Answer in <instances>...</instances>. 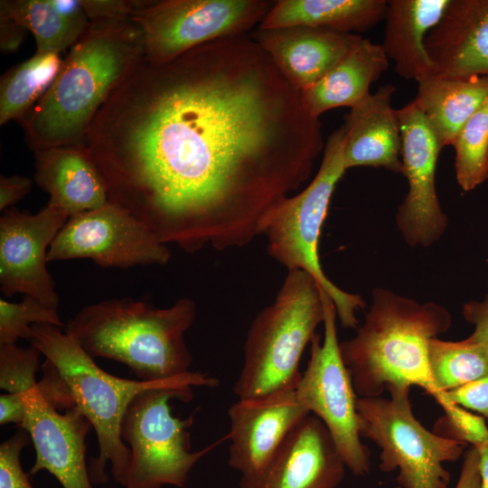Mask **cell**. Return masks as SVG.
Masks as SVG:
<instances>
[{"mask_svg":"<svg viewBox=\"0 0 488 488\" xmlns=\"http://www.w3.org/2000/svg\"><path fill=\"white\" fill-rule=\"evenodd\" d=\"M219 380L201 371L138 393L128 405L121 423V437L131 452L125 488H183L197 462L227 439L224 436L199 451H192L189 428L194 415L185 419L172 413V399L189 402L193 388H213Z\"/></svg>","mask_w":488,"mask_h":488,"instance_id":"ba28073f","label":"cell"},{"mask_svg":"<svg viewBox=\"0 0 488 488\" xmlns=\"http://www.w3.org/2000/svg\"><path fill=\"white\" fill-rule=\"evenodd\" d=\"M418 83L413 102L442 148L453 145L459 131L488 98V76L432 75Z\"/></svg>","mask_w":488,"mask_h":488,"instance_id":"cb8c5ba5","label":"cell"},{"mask_svg":"<svg viewBox=\"0 0 488 488\" xmlns=\"http://www.w3.org/2000/svg\"><path fill=\"white\" fill-rule=\"evenodd\" d=\"M26 417L21 428L33 444L30 474L45 470L63 488H93L86 464V436L92 427L75 408L60 412L35 387L23 395Z\"/></svg>","mask_w":488,"mask_h":488,"instance_id":"2e32d148","label":"cell"},{"mask_svg":"<svg viewBox=\"0 0 488 488\" xmlns=\"http://www.w3.org/2000/svg\"><path fill=\"white\" fill-rule=\"evenodd\" d=\"M62 60L37 53L10 68L0 80V125L23 118L52 84Z\"/></svg>","mask_w":488,"mask_h":488,"instance_id":"4316f807","label":"cell"},{"mask_svg":"<svg viewBox=\"0 0 488 488\" xmlns=\"http://www.w3.org/2000/svg\"><path fill=\"white\" fill-rule=\"evenodd\" d=\"M429 371L435 399L445 408V393L488 374V350L468 341L449 342L434 338L428 348Z\"/></svg>","mask_w":488,"mask_h":488,"instance_id":"83f0119b","label":"cell"},{"mask_svg":"<svg viewBox=\"0 0 488 488\" xmlns=\"http://www.w3.org/2000/svg\"><path fill=\"white\" fill-rule=\"evenodd\" d=\"M476 449L479 453V472L482 488H488V442Z\"/></svg>","mask_w":488,"mask_h":488,"instance_id":"60d3db41","label":"cell"},{"mask_svg":"<svg viewBox=\"0 0 488 488\" xmlns=\"http://www.w3.org/2000/svg\"><path fill=\"white\" fill-rule=\"evenodd\" d=\"M88 258L103 267L165 265L171 251L123 207L105 205L70 217L52 242L48 262Z\"/></svg>","mask_w":488,"mask_h":488,"instance_id":"7c38bea8","label":"cell"},{"mask_svg":"<svg viewBox=\"0 0 488 488\" xmlns=\"http://www.w3.org/2000/svg\"><path fill=\"white\" fill-rule=\"evenodd\" d=\"M33 187L31 178L23 175L0 177V211H4L14 206L27 195Z\"/></svg>","mask_w":488,"mask_h":488,"instance_id":"8d00e7d4","label":"cell"},{"mask_svg":"<svg viewBox=\"0 0 488 488\" xmlns=\"http://www.w3.org/2000/svg\"><path fill=\"white\" fill-rule=\"evenodd\" d=\"M143 56V33L131 17L90 21L51 87L20 120L28 145L33 151L85 146L97 113Z\"/></svg>","mask_w":488,"mask_h":488,"instance_id":"7a4b0ae2","label":"cell"},{"mask_svg":"<svg viewBox=\"0 0 488 488\" xmlns=\"http://www.w3.org/2000/svg\"><path fill=\"white\" fill-rule=\"evenodd\" d=\"M27 30L11 17L0 14V49L3 53L16 52Z\"/></svg>","mask_w":488,"mask_h":488,"instance_id":"ab89813d","label":"cell"},{"mask_svg":"<svg viewBox=\"0 0 488 488\" xmlns=\"http://www.w3.org/2000/svg\"><path fill=\"white\" fill-rule=\"evenodd\" d=\"M401 131L402 174L408 183L396 222L410 246L427 247L447 228L436 189V169L442 150L434 132L413 101L397 109Z\"/></svg>","mask_w":488,"mask_h":488,"instance_id":"5bb4252c","label":"cell"},{"mask_svg":"<svg viewBox=\"0 0 488 488\" xmlns=\"http://www.w3.org/2000/svg\"><path fill=\"white\" fill-rule=\"evenodd\" d=\"M0 14L31 32L37 53L59 54L71 47L89 24L88 18L64 14L53 0H2Z\"/></svg>","mask_w":488,"mask_h":488,"instance_id":"484cf974","label":"cell"},{"mask_svg":"<svg viewBox=\"0 0 488 488\" xmlns=\"http://www.w3.org/2000/svg\"><path fill=\"white\" fill-rule=\"evenodd\" d=\"M34 181L50 195L49 203L70 217L108 202L107 188L85 146L34 150Z\"/></svg>","mask_w":488,"mask_h":488,"instance_id":"44dd1931","label":"cell"},{"mask_svg":"<svg viewBox=\"0 0 488 488\" xmlns=\"http://www.w3.org/2000/svg\"><path fill=\"white\" fill-rule=\"evenodd\" d=\"M449 311L377 287L356 334L340 343L343 361L359 398L380 397L391 388L419 386L434 399L428 348L448 331Z\"/></svg>","mask_w":488,"mask_h":488,"instance_id":"277c9868","label":"cell"},{"mask_svg":"<svg viewBox=\"0 0 488 488\" xmlns=\"http://www.w3.org/2000/svg\"><path fill=\"white\" fill-rule=\"evenodd\" d=\"M389 399L358 398L360 434L380 449V471H399L401 488H447L446 462H456L467 445L427 429L415 417L410 388H391Z\"/></svg>","mask_w":488,"mask_h":488,"instance_id":"9c48e42d","label":"cell"},{"mask_svg":"<svg viewBox=\"0 0 488 488\" xmlns=\"http://www.w3.org/2000/svg\"><path fill=\"white\" fill-rule=\"evenodd\" d=\"M345 132L342 125L328 137L317 174L300 192L288 196L265 215L260 235L267 239V252L291 270L311 275L333 302L344 328H357L356 312L366 305L358 294L334 285L324 274L318 254L319 239L337 183L344 174Z\"/></svg>","mask_w":488,"mask_h":488,"instance_id":"52a82bcc","label":"cell"},{"mask_svg":"<svg viewBox=\"0 0 488 488\" xmlns=\"http://www.w3.org/2000/svg\"><path fill=\"white\" fill-rule=\"evenodd\" d=\"M69 216L47 202L35 214L16 207L0 217V290L5 296H32L58 308L60 297L47 269L49 248Z\"/></svg>","mask_w":488,"mask_h":488,"instance_id":"4fadbf2b","label":"cell"},{"mask_svg":"<svg viewBox=\"0 0 488 488\" xmlns=\"http://www.w3.org/2000/svg\"><path fill=\"white\" fill-rule=\"evenodd\" d=\"M462 314L465 319L474 326L473 333L466 339L488 350V292L482 301L464 304Z\"/></svg>","mask_w":488,"mask_h":488,"instance_id":"e575fe53","label":"cell"},{"mask_svg":"<svg viewBox=\"0 0 488 488\" xmlns=\"http://www.w3.org/2000/svg\"><path fill=\"white\" fill-rule=\"evenodd\" d=\"M388 67L382 46L361 38L321 79L300 92L303 106L314 117L332 108H351L371 93V85Z\"/></svg>","mask_w":488,"mask_h":488,"instance_id":"603a6c76","label":"cell"},{"mask_svg":"<svg viewBox=\"0 0 488 488\" xmlns=\"http://www.w3.org/2000/svg\"><path fill=\"white\" fill-rule=\"evenodd\" d=\"M386 9V0H278L258 28L308 26L358 34L384 19Z\"/></svg>","mask_w":488,"mask_h":488,"instance_id":"d4e9b609","label":"cell"},{"mask_svg":"<svg viewBox=\"0 0 488 488\" xmlns=\"http://www.w3.org/2000/svg\"><path fill=\"white\" fill-rule=\"evenodd\" d=\"M251 38L300 93L321 79L362 37L324 28L292 26L258 28Z\"/></svg>","mask_w":488,"mask_h":488,"instance_id":"ac0fdd59","label":"cell"},{"mask_svg":"<svg viewBox=\"0 0 488 488\" xmlns=\"http://www.w3.org/2000/svg\"><path fill=\"white\" fill-rule=\"evenodd\" d=\"M426 48L435 75L488 76V0H449Z\"/></svg>","mask_w":488,"mask_h":488,"instance_id":"d6986e66","label":"cell"},{"mask_svg":"<svg viewBox=\"0 0 488 488\" xmlns=\"http://www.w3.org/2000/svg\"><path fill=\"white\" fill-rule=\"evenodd\" d=\"M324 317L321 288L314 278L302 270L287 271L273 303L250 324L234 394L254 399L296 389L302 354Z\"/></svg>","mask_w":488,"mask_h":488,"instance_id":"8992f818","label":"cell"},{"mask_svg":"<svg viewBox=\"0 0 488 488\" xmlns=\"http://www.w3.org/2000/svg\"><path fill=\"white\" fill-rule=\"evenodd\" d=\"M195 316V304L186 297L166 308L130 297L109 298L82 307L64 332L92 358L121 362L140 380L158 381L191 371L185 333Z\"/></svg>","mask_w":488,"mask_h":488,"instance_id":"5b68a950","label":"cell"},{"mask_svg":"<svg viewBox=\"0 0 488 488\" xmlns=\"http://www.w3.org/2000/svg\"><path fill=\"white\" fill-rule=\"evenodd\" d=\"M28 433L19 427L0 445V488H33L21 465V452L30 443Z\"/></svg>","mask_w":488,"mask_h":488,"instance_id":"d6a6232c","label":"cell"},{"mask_svg":"<svg viewBox=\"0 0 488 488\" xmlns=\"http://www.w3.org/2000/svg\"><path fill=\"white\" fill-rule=\"evenodd\" d=\"M397 488H401L398 486ZM455 488H482L478 450L470 446L463 455L459 477Z\"/></svg>","mask_w":488,"mask_h":488,"instance_id":"f35d334b","label":"cell"},{"mask_svg":"<svg viewBox=\"0 0 488 488\" xmlns=\"http://www.w3.org/2000/svg\"><path fill=\"white\" fill-rule=\"evenodd\" d=\"M455 170L459 186L469 192L488 178V98L456 136Z\"/></svg>","mask_w":488,"mask_h":488,"instance_id":"f1b7e54d","label":"cell"},{"mask_svg":"<svg viewBox=\"0 0 488 488\" xmlns=\"http://www.w3.org/2000/svg\"><path fill=\"white\" fill-rule=\"evenodd\" d=\"M448 3L449 0L387 1L381 46L401 78L418 82L435 75L436 68L427 53L426 38Z\"/></svg>","mask_w":488,"mask_h":488,"instance_id":"7402d4cb","label":"cell"},{"mask_svg":"<svg viewBox=\"0 0 488 488\" xmlns=\"http://www.w3.org/2000/svg\"><path fill=\"white\" fill-rule=\"evenodd\" d=\"M444 411L435 423L433 432L475 448L488 442V427L482 416L453 403Z\"/></svg>","mask_w":488,"mask_h":488,"instance_id":"1f68e13d","label":"cell"},{"mask_svg":"<svg viewBox=\"0 0 488 488\" xmlns=\"http://www.w3.org/2000/svg\"><path fill=\"white\" fill-rule=\"evenodd\" d=\"M265 0L137 1L131 19L142 30L144 57L172 60L199 45L245 34L272 7Z\"/></svg>","mask_w":488,"mask_h":488,"instance_id":"8fae6325","label":"cell"},{"mask_svg":"<svg viewBox=\"0 0 488 488\" xmlns=\"http://www.w3.org/2000/svg\"><path fill=\"white\" fill-rule=\"evenodd\" d=\"M345 469L325 426L309 414L286 436L264 473L239 488H337Z\"/></svg>","mask_w":488,"mask_h":488,"instance_id":"e0dca14e","label":"cell"},{"mask_svg":"<svg viewBox=\"0 0 488 488\" xmlns=\"http://www.w3.org/2000/svg\"><path fill=\"white\" fill-rule=\"evenodd\" d=\"M321 295L324 336L315 333L312 338L310 359L296 391L309 413L325 426L346 468L363 476L371 470V452L361 439L359 397L341 355L333 302L322 289Z\"/></svg>","mask_w":488,"mask_h":488,"instance_id":"30bf717a","label":"cell"},{"mask_svg":"<svg viewBox=\"0 0 488 488\" xmlns=\"http://www.w3.org/2000/svg\"><path fill=\"white\" fill-rule=\"evenodd\" d=\"M36 324L65 327L57 308L23 296L19 303L0 299V346L15 344L19 339L30 340L32 326Z\"/></svg>","mask_w":488,"mask_h":488,"instance_id":"f546056e","label":"cell"},{"mask_svg":"<svg viewBox=\"0 0 488 488\" xmlns=\"http://www.w3.org/2000/svg\"><path fill=\"white\" fill-rule=\"evenodd\" d=\"M25 393V392H24ZM23 394L4 393L0 395V424L14 423L21 427L26 417Z\"/></svg>","mask_w":488,"mask_h":488,"instance_id":"74e56055","label":"cell"},{"mask_svg":"<svg viewBox=\"0 0 488 488\" xmlns=\"http://www.w3.org/2000/svg\"><path fill=\"white\" fill-rule=\"evenodd\" d=\"M324 146L319 117L246 34L143 56L85 139L108 201L188 253L250 243Z\"/></svg>","mask_w":488,"mask_h":488,"instance_id":"6da1fadb","label":"cell"},{"mask_svg":"<svg viewBox=\"0 0 488 488\" xmlns=\"http://www.w3.org/2000/svg\"><path fill=\"white\" fill-rule=\"evenodd\" d=\"M309 414L296 389L239 399L230 407L228 464L240 474L239 484L264 473L286 436Z\"/></svg>","mask_w":488,"mask_h":488,"instance_id":"9a60e30c","label":"cell"},{"mask_svg":"<svg viewBox=\"0 0 488 488\" xmlns=\"http://www.w3.org/2000/svg\"><path fill=\"white\" fill-rule=\"evenodd\" d=\"M29 343L44 356L37 382L42 397L60 411L75 408L95 430L99 455L91 464V480L108 482L109 464L114 480L125 487L131 452L120 429L128 405L138 393L178 381L192 371L158 381L122 379L103 371L72 337L51 324H33Z\"/></svg>","mask_w":488,"mask_h":488,"instance_id":"3957f363","label":"cell"},{"mask_svg":"<svg viewBox=\"0 0 488 488\" xmlns=\"http://www.w3.org/2000/svg\"><path fill=\"white\" fill-rule=\"evenodd\" d=\"M446 400L473 410L488 420V374L445 393Z\"/></svg>","mask_w":488,"mask_h":488,"instance_id":"836d02e7","label":"cell"},{"mask_svg":"<svg viewBox=\"0 0 488 488\" xmlns=\"http://www.w3.org/2000/svg\"><path fill=\"white\" fill-rule=\"evenodd\" d=\"M40 351L30 345L0 346V388L13 394H23L35 387L36 371L40 368Z\"/></svg>","mask_w":488,"mask_h":488,"instance_id":"4dcf8cb0","label":"cell"},{"mask_svg":"<svg viewBox=\"0 0 488 488\" xmlns=\"http://www.w3.org/2000/svg\"><path fill=\"white\" fill-rule=\"evenodd\" d=\"M395 90L391 84L380 86L346 115L343 125L346 170L370 166L402 173L400 125L391 104Z\"/></svg>","mask_w":488,"mask_h":488,"instance_id":"ffe728a7","label":"cell"},{"mask_svg":"<svg viewBox=\"0 0 488 488\" xmlns=\"http://www.w3.org/2000/svg\"><path fill=\"white\" fill-rule=\"evenodd\" d=\"M89 22L130 18L137 1L82 0Z\"/></svg>","mask_w":488,"mask_h":488,"instance_id":"d590c367","label":"cell"}]
</instances>
